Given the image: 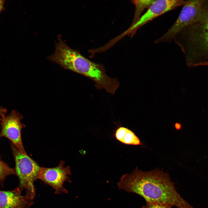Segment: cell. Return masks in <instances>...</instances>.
I'll return each instance as SVG.
<instances>
[{"mask_svg":"<svg viewBox=\"0 0 208 208\" xmlns=\"http://www.w3.org/2000/svg\"><path fill=\"white\" fill-rule=\"evenodd\" d=\"M117 185L119 190L137 194L146 201L194 208L179 194L168 174L157 169L144 172L136 167L132 172L124 174Z\"/></svg>","mask_w":208,"mask_h":208,"instance_id":"1","label":"cell"},{"mask_svg":"<svg viewBox=\"0 0 208 208\" xmlns=\"http://www.w3.org/2000/svg\"><path fill=\"white\" fill-rule=\"evenodd\" d=\"M189 66L208 61V1L203 12L196 22L185 28L174 37Z\"/></svg>","mask_w":208,"mask_h":208,"instance_id":"2","label":"cell"},{"mask_svg":"<svg viewBox=\"0 0 208 208\" xmlns=\"http://www.w3.org/2000/svg\"><path fill=\"white\" fill-rule=\"evenodd\" d=\"M11 146L15 161L16 175L19 179L16 188L21 192L25 190V196L33 200L36 195L34 183L38 179L41 167L27 155L20 153L13 144Z\"/></svg>","mask_w":208,"mask_h":208,"instance_id":"3","label":"cell"},{"mask_svg":"<svg viewBox=\"0 0 208 208\" xmlns=\"http://www.w3.org/2000/svg\"><path fill=\"white\" fill-rule=\"evenodd\" d=\"M206 0H189L183 5L177 20L161 36L155 40V44L170 43L183 29L197 21L204 10Z\"/></svg>","mask_w":208,"mask_h":208,"instance_id":"4","label":"cell"},{"mask_svg":"<svg viewBox=\"0 0 208 208\" xmlns=\"http://www.w3.org/2000/svg\"><path fill=\"white\" fill-rule=\"evenodd\" d=\"M23 118L22 116L15 110L5 116L0 121V138H7L20 153L27 155L21 138V130L25 127V125L21 122Z\"/></svg>","mask_w":208,"mask_h":208,"instance_id":"5","label":"cell"},{"mask_svg":"<svg viewBox=\"0 0 208 208\" xmlns=\"http://www.w3.org/2000/svg\"><path fill=\"white\" fill-rule=\"evenodd\" d=\"M65 162L62 161L58 166L54 168L41 167L38 179L52 187L56 194L67 193L68 191L64 186L65 182L71 183L69 177L71 175L70 167L64 166Z\"/></svg>","mask_w":208,"mask_h":208,"instance_id":"6","label":"cell"},{"mask_svg":"<svg viewBox=\"0 0 208 208\" xmlns=\"http://www.w3.org/2000/svg\"><path fill=\"white\" fill-rule=\"evenodd\" d=\"M189 0H155L135 24L131 26L127 34L133 35L138 29L151 21L187 3Z\"/></svg>","mask_w":208,"mask_h":208,"instance_id":"7","label":"cell"},{"mask_svg":"<svg viewBox=\"0 0 208 208\" xmlns=\"http://www.w3.org/2000/svg\"><path fill=\"white\" fill-rule=\"evenodd\" d=\"M33 200L23 196L16 188L12 190H0V208H29Z\"/></svg>","mask_w":208,"mask_h":208,"instance_id":"8","label":"cell"},{"mask_svg":"<svg viewBox=\"0 0 208 208\" xmlns=\"http://www.w3.org/2000/svg\"><path fill=\"white\" fill-rule=\"evenodd\" d=\"M115 136L118 140L125 144L135 145L141 144L140 140L135 133L124 127L118 128L116 131Z\"/></svg>","mask_w":208,"mask_h":208,"instance_id":"9","label":"cell"},{"mask_svg":"<svg viewBox=\"0 0 208 208\" xmlns=\"http://www.w3.org/2000/svg\"><path fill=\"white\" fill-rule=\"evenodd\" d=\"M155 1L134 0L131 1L135 6V10L133 19L131 26L133 25L137 22L141 17L143 12L146 9H148Z\"/></svg>","mask_w":208,"mask_h":208,"instance_id":"10","label":"cell"},{"mask_svg":"<svg viewBox=\"0 0 208 208\" xmlns=\"http://www.w3.org/2000/svg\"><path fill=\"white\" fill-rule=\"evenodd\" d=\"M16 175L15 169L10 167L7 164L0 160V184L3 186L6 178L8 176Z\"/></svg>","mask_w":208,"mask_h":208,"instance_id":"11","label":"cell"},{"mask_svg":"<svg viewBox=\"0 0 208 208\" xmlns=\"http://www.w3.org/2000/svg\"><path fill=\"white\" fill-rule=\"evenodd\" d=\"M146 203L142 208H172V207L170 205L156 202L146 201Z\"/></svg>","mask_w":208,"mask_h":208,"instance_id":"12","label":"cell"},{"mask_svg":"<svg viewBox=\"0 0 208 208\" xmlns=\"http://www.w3.org/2000/svg\"><path fill=\"white\" fill-rule=\"evenodd\" d=\"M7 109L2 106H0V120L5 116L7 113Z\"/></svg>","mask_w":208,"mask_h":208,"instance_id":"13","label":"cell"},{"mask_svg":"<svg viewBox=\"0 0 208 208\" xmlns=\"http://www.w3.org/2000/svg\"><path fill=\"white\" fill-rule=\"evenodd\" d=\"M5 2V0H0V13L4 10Z\"/></svg>","mask_w":208,"mask_h":208,"instance_id":"14","label":"cell"},{"mask_svg":"<svg viewBox=\"0 0 208 208\" xmlns=\"http://www.w3.org/2000/svg\"><path fill=\"white\" fill-rule=\"evenodd\" d=\"M208 66V61L200 62L197 64V66Z\"/></svg>","mask_w":208,"mask_h":208,"instance_id":"15","label":"cell"},{"mask_svg":"<svg viewBox=\"0 0 208 208\" xmlns=\"http://www.w3.org/2000/svg\"><path fill=\"white\" fill-rule=\"evenodd\" d=\"M0 160H1V157H0Z\"/></svg>","mask_w":208,"mask_h":208,"instance_id":"16","label":"cell"}]
</instances>
